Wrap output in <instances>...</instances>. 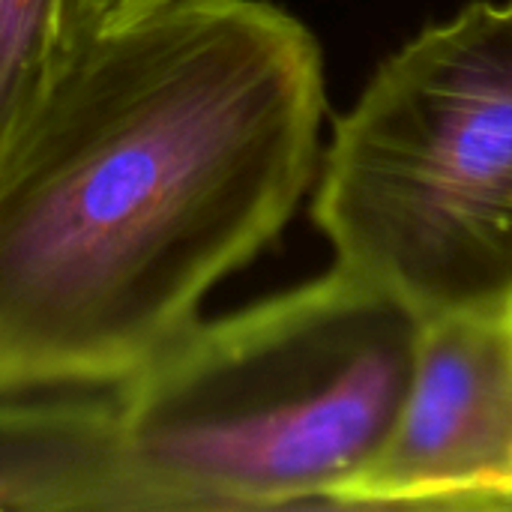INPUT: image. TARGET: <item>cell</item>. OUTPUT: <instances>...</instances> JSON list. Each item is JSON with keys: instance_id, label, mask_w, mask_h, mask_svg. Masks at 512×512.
<instances>
[{"instance_id": "6da1fadb", "label": "cell", "mask_w": 512, "mask_h": 512, "mask_svg": "<svg viewBox=\"0 0 512 512\" xmlns=\"http://www.w3.org/2000/svg\"><path fill=\"white\" fill-rule=\"evenodd\" d=\"M327 111L312 30L171 0L75 39L0 156V393L111 384L294 216Z\"/></svg>"}, {"instance_id": "7a4b0ae2", "label": "cell", "mask_w": 512, "mask_h": 512, "mask_svg": "<svg viewBox=\"0 0 512 512\" xmlns=\"http://www.w3.org/2000/svg\"><path fill=\"white\" fill-rule=\"evenodd\" d=\"M420 330L333 267L192 321L111 384L0 393V510L333 507L399 417Z\"/></svg>"}, {"instance_id": "3957f363", "label": "cell", "mask_w": 512, "mask_h": 512, "mask_svg": "<svg viewBox=\"0 0 512 512\" xmlns=\"http://www.w3.org/2000/svg\"><path fill=\"white\" fill-rule=\"evenodd\" d=\"M312 219L336 267L435 318L512 300V0L426 27L336 120Z\"/></svg>"}, {"instance_id": "277c9868", "label": "cell", "mask_w": 512, "mask_h": 512, "mask_svg": "<svg viewBox=\"0 0 512 512\" xmlns=\"http://www.w3.org/2000/svg\"><path fill=\"white\" fill-rule=\"evenodd\" d=\"M345 510H512V300L423 321L399 417Z\"/></svg>"}, {"instance_id": "5b68a950", "label": "cell", "mask_w": 512, "mask_h": 512, "mask_svg": "<svg viewBox=\"0 0 512 512\" xmlns=\"http://www.w3.org/2000/svg\"><path fill=\"white\" fill-rule=\"evenodd\" d=\"M78 0H0V156L75 45Z\"/></svg>"}, {"instance_id": "8992f818", "label": "cell", "mask_w": 512, "mask_h": 512, "mask_svg": "<svg viewBox=\"0 0 512 512\" xmlns=\"http://www.w3.org/2000/svg\"><path fill=\"white\" fill-rule=\"evenodd\" d=\"M171 0H78L75 9V36L96 33L105 27H114L120 21H129L141 12H150Z\"/></svg>"}]
</instances>
